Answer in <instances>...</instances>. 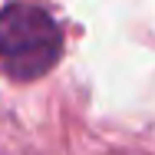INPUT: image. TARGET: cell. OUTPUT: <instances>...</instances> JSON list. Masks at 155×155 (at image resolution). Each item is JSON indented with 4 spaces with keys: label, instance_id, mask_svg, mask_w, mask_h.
Wrapping results in <instances>:
<instances>
[{
    "label": "cell",
    "instance_id": "6da1fadb",
    "mask_svg": "<svg viewBox=\"0 0 155 155\" xmlns=\"http://www.w3.org/2000/svg\"><path fill=\"white\" fill-rule=\"evenodd\" d=\"M63 53V33L50 10L13 0L0 10V60L17 79H36Z\"/></svg>",
    "mask_w": 155,
    "mask_h": 155
}]
</instances>
